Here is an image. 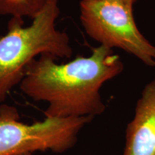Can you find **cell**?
<instances>
[{
    "instance_id": "8",
    "label": "cell",
    "mask_w": 155,
    "mask_h": 155,
    "mask_svg": "<svg viewBox=\"0 0 155 155\" xmlns=\"http://www.w3.org/2000/svg\"><path fill=\"white\" fill-rule=\"evenodd\" d=\"M21 155H32V154H31V153H26V154H23Z\"/></svg>"
},
{
    "instance_id": "5",
    "label": "cell",
    "mask_w": 155,
    "mask_h": 155,
    "mask_svg": "<svg viewBox=\"0 0 155 155\" xmlns=\"http://www.w3.org/2000/svg\"><path fill=\"white\" fill-rule=\"evenodd\" d=\"M123 155H155V80L144 86L126 129Z\"/></svg>"
},
{
    "instance_id": "7",
    "label": "cell",
    "mask_w": 155,
    "mask_h": 155,
    "mask_svg": "<svg viewBox=\"0 0 155 155\" xmlns=\"http://www.w3.org/2000/svg\"><path fill=\"white\" fill-rule=\"evenodd\" d=\"M114 1L120 2L124 3V4H127V5L133 6L134 5V3L136 2L137 1V0H114Z\"/></svg>"
},
{
    "instance_id": "3",
    "label": "cell",
    "mask_w": 155,
    "mask_h": 155,
    "mask_svg": "<svg viewBox=\"0 0 155 155\" xmlns=\"http://www.w3.org/2000/svg\"><path fill=\"white\" fill-rule=\"evenodd\" d=\"M94 117H45L32 124L19 121L15 106L0 105V155L50 150L63 153L74 147L80 131Z\"/></svg>"
},
{
    "instance_id": "4",
    "label": "cell",
    "mask_w": 155,
    "mask_h": 155,
    "mask_svg": "<svg viewBox=\"0 0 155 155\" xmlns=\"http://www.w3.org/2000/svg\"><path fill=\"white\" fill-rule=\"evenodd\" d=\"M80 19L86 33L100 45L119 48L155 67V45L139 30L133 6L114 0H81Z\"/></svg>"
},
{
    "instance_id": "1",
    "label": "cell",
    "mask_w": 155,
    "mask_h": 155,
    "mask_svg": "<svg viewBox=\"0 0 155 155\" xmlns=\"http://www.w3.org/2000/svg\"><path fill=\"white\" fill-rule=\"evenodd\" d=\"M56 59L42 54L31 62L19 83L22 92L36 101L48 103L45 117H94L104 113L100 90L123 71L119 55L100 45L88 57L78 55L61 65Z\"/></svg>"
},
{
    "instance_id": "2",
    "label": "cell",
    "mask_w": 155,
    "mask_h": 155,
    "mask_svg": "<svg viewBox=\"0 0 155 155\" xmlns=\"http://www.w3.org/2000/svg\"><path fill=\"white\" fill-rule=\"evenodd\" d=\"M58 1L46 0L29 26H24L22 17H12L9 22L7 33L0 38V104L21 83L28 65L37 56L72 55L68 35L55 28L60 14Z\"/></svg>"
},
{
    "instance_id": "6",
    "label": "cell",
    "mask_w": 155,
    "mask_h": 155,
    "mask_svg": "<svg viewBox=\"0 0 155 155\" xmlns=\"http://www.w3.org/2000/svg\"><path fill=\"white\" fill-rule=\"evenodd\" d=\"M46 0H0V15L33 19L44 7Z\"/></svg>"
}]
</instances>
